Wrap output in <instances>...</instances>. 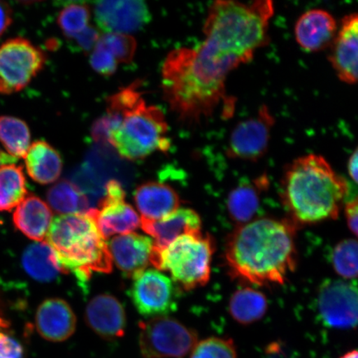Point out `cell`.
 <instances>
[{
    "label": "cell",
    "instance_id": "obj_1",
    "mask_svg": "<svg viewBox=\"0 0 358 358\" xmlns=\"http://www.w3.org/2000/svg\"><path fill=\"white\" fill-rule=\"evenodd\" d=\"M274 12L271 0H218L211 4L203 41L194 48L174 49L163 66L165 99L179 118L199 122L222 104L226 118L231 115L234 101L227 95L228 76L268 43Z\"/></svg>",
    "mask_w": 358,
    "mask_h": 358
},
{
    "label": "cell",
    "instance_id": "obj_2",
    "mask_svg": "<svg viewBox=\"0 0 358 358\" xmlns=\"http://www.w3.org/2000/svg\"><path fill=\"white\" fill-rule=\"evenodd\" d=\"M295 231L292 222L273 218L236 228L225 250L232 278L258 285L284 284L296 267Z\"/></svg>",
    "mask_w": 358,
    "mask_h": 358
},
{
    "label": "cell",
    "instance_id": "obj_3",
    "mask_svg": "<svg viewBox=\"0 0 358 358\" xmlns=\"http://www.w3.org/2000/svg\"><path fill=\"white\" fill-rule=\"evenodd\" d=\"M349 191L346 179L315 154L294 159L282 178V199L294 220L301 224L337 218Z\"/></svg>",
    "mask_w": 358,
    "mask_h": 358
},
{
    "label": "cell",
    "instance_id": "obj_4",
    "mask_svg": "<svg viewBox=\"0 0 358 358\" xmlns=\"http://www.w3.org/2000/svg\"><path fill=\"white\" fill-rule=\"evenodd\" d=\"M46 243L55 253L62 271L71 272L80 285L93 272L110 273L112 259L106 240L92 214L60 215L52 219Z\"/></svg>",
    "mask_w": 358,
    "mask_h": 358
},
{
    "label": "cell",
    "instance_id": "obj_5",
    "mask_svg": "<svg viewBox=\"0 0 358 358\" xmlns=\"http://www.w3.org/2000/svg\"><path fill=\"white\" fill-rule=\"evenodd\" d=\"M116 115L120 120L111 129L108 142L122 158L141 160L156 151L165 153L169 150L171 143L164 115L158 107L147 106L144 98Z\"/></svg>",
    "mask_w": 358,
    "mask_h": 358
},
{
    "label": "cell",
    "instance_id": "obj_6",
    "mask_svg": "<svg viewBox=\"0 0 358 358\" xmlns=\"http://www.w3.org/2000/svg\"><path fill=\"white\" fill-rule=\"evenodd\" d=\"M214 250L213 240L208 234L182 235L161 252H153L150 263L168 271L182 288L191 290L208 283Z\"/></svg>",
    "mask_w": 358,
    "mask_h": 358
},
{
    "label": "cell",
    "instance_id": "obj_7",
    "mask_svg": "<svg viewBox=\"0 0 358 358\" xmlns=\"http://www.w3.org/2000/svg\"><path fill=\"white\" fill-rule=\"evenodd\" d=\"M140 349L145 358H182L198 343V334L166 316L141 322Z\"/></svg>",
    "mask_w": 358,
    "mask_h": 358
},
{
    "label": "cell",
    "instance_id": "obj_8",
    "mask_svg": "<svg viewBox=\"0 0 358 358\" xmlns=\"http://www.w3.org/2000/svg\"><path fill=\"white\" fill-rule=\"evenodd\" d=\"M44 52L22 38L8 39L0 46V94L20 92L42 71Z\"/></svg>",
    "mask_w": 358,
    "mask_h": 358
},
{
    "label": "cell",
    "instance_id": "obj_9",
    "mask_svg": "<svg viewBox=\"0 0 358 358\" xmlns=\"http://www.w3.org/2000/svg\"><path fill=\"white\" fill-rule=\"evenodd\" d=\"M129 298L145 317H163L176 310L177 290L168 276L157 270H145L134 276Z\"/></svg>",
    "mask_w": 358,
    "mask_h": 358
},
{
    "label": "cell",
    "instance_id": "obj_10",
    "mask_svg": "<svg viewBox=\"0 0 358 358\" xmlns=\"http://www.w3.org/2000/svg\"><path fill=\"white\" fill-rule=\"evenodd\" d=\"M275 119L268 107H259L256 115L236 124L226 150L228 158L256 162L267 153Z\"/></svg>",
    "mask_w": 358,
    "mask_h": 358
},
{
    "label": "cell",
    "instance_id": "obj_11",
    "mask_svg": "<svg viewBox=\"0 0 358 358\" xmlns=\"http://www.w3.org/2000/svg\"><path fill=\"white\" fill-rule=\"evenodd\" d=\"M358 292L356 282L327 280L320 285L317 308L323 323L336 329H355Z\"/></svg>",
    "mask_w": 358,
    "mask_h": 358
},
{
    "label": "cell",
    "instance_id": "obj_12",
    "mask_svg": "<svg viewBox=\"0 0 358 358\" xmlns=\"http://www.w3.org/2000/svg\"><path fill=\"white\" fill-rule=\"evenodd\" d=\"M98 230L105 240L116 234H132L141 227V217L125 201V192L115 180L107 182L105 198L99 208L90 209Z\"/></svg>",
    "mask_w": 358,
    "mask_h": 358
},
{
    "label": "cell",
    "instance_id": "obj_13",
    "mask_svg": "<svg viewBox=\"0 0 358 358\" xmlns=\"http://www.w3.org/2000/svg\"><path fill=\"white\" fill-rule=\"evenodd\" d=\"M95 19L106 34L136 32L151 19L150 12L143 1H100L94 6Z\"/></svg>",
    "mask_w": 358,
    "mask_h": 358
},
{
    "label": "cell",
    "instance_id": "obj_14",
    "mask_svg": "<svg viewBox=\"0 0 358 358\" xmlns=\"http://www.w3.org/2000/svg\"><path fill=\"white\" fill-rule=\"evenodd\" d=\"M358 16L350 13L343 17L332 44L329 61L343 83L355 84L357 80Z\"/></svg>",
    "mask_w": 358,
    "mask_h": 358
},
{
    "label": "cell",
    "instance_id": "obj_15",
    "mask_svg": "<svg viewBox=\"0 0 358 358\" xmlns=\"http://www.w3.org/2000/svg\"><path fill=\"white\" fill-rule=\"evenodd\" d=\"M108 248L115 266L124 275L134 278L151 264L154 241L137 234L120 235L110 240Z\"/></svg>",
    "mask_w": 358,
    "mask_h": 358
},
{
    "label": "cell",
    "instance_id": "obj_16",
    "mask_svg": "<svg viewBox=\"0 0 358 358\" xmlns=\"http://www.w3.org/2000/svg\"><path fill=\"white\" fill-rule=\"evenodd\" d=\"M143 231L153 237L154 252H159L178 238L187 234H200V216L191 208H178L159 221L141 219Z\"/></svg>",
    "mask_w": 358,
    "mask_h": 358
},
{
    "label": "cell",
    "instance_id": "obj_17",
    "mask_svg": "<svg viewBox=\"0 0 358 358\" xmlns=\"http://www.w3.org/2000/svg\"><path fill=\"white\" fill-rule=\"evenodd\" d=\"M337 32L335 17L321 8L303 13L294 26L295 39L307 52H320L330 47Z\"/></svg>",
    "mask_w": 358,
    "mask_h": 358
},
{
    "label": "cell",
    "instance_id": "obj_18",
    "mask_svg": "<svg viewBox=\"0 0 358 358\" xmlns=\"http://www.w3.org/2000/svg\"><path fill=\"white\" fill-rule=\"evenodd\" d=\"M36 329L48 341L60 343L73 336L77 328V317L64 299H49L38 308L35 317Z\"/></svg>",
    "mask_w": 358,
    "mask_h": 358
},
{
    "label": "cell",
    "instance_id": "obj_19",
    "mask_svg": "<svg viewBox=\"0 0 358 358\" xmlns=\"http://www.w3.org/2000/svg\"><path fill=\"white\" fill-rule=\"evenodd\" d=\"M86 321L101 338L113 340L122 338L127 326L122 304L110 294H100L89 302Z\"/></svg>",
    "mask_w": 358,
    "mask_h": 358
},
{
    "label": "cell",
    "instance_id": "obj_20",
    "mask_svg": "<svg viewBox=\"0 0 358 358\" xmlns=\"http://www.w3.org/2000/svg\"><path fill=\"white\" fill-rule=\"evenodd\" d=\"M134 198L141 219L149 221H159L167 217L176 212L181 203L172 187L159 182H148L138 187Z\"/></svg>",
    "mask_w": 358,
    "mask_h": 358
},
{
    "label": "cell",
    "instance_id": "obj_21",
    "mask_svg": "<svg viewBox=\"0 0 358 358\" xmlns=\"http://www.w3.org/2000/svg\"><path fill=\"white\" fill-rule=\"evenodd\" d=\"M268 186L266 176L241 181L228 195L227 208L231 220L239 227L254 221L261 208L262 192Z\"/></svg>",
    "mask_w": 358,
    "mask_h": 358
},
{
    "label": "cell",
    "instance_id": "obj_22",
    "mask_svg": "<svg viewBox=\"0 0 358 358\" xmlns=\"http://www.w3.org/2000/svg\"><path fill=\"white\" fill-rule=\"evenodd\" d=\"M52 209L34 195L27 196L17 206L13 220L17 230L31 240L43 241L52 222Z\"/></svg>",
    "mask_w": 358,
    "mask_h": 358
},
{
    "label": "cell",
    "instance_id": "obj_23",
    "mask_svg": "<svg viewBox=\"0 0 358 358\" xmlns=\"http://www.w3.org/2000/svg\"><path fill=\"white\" fill-rule=\"evenodd\" d=\"M24 159L29 177L39 185H51L59 178L62 160L59 153L48 142L33 143Z\"/></svg>",
    "mask_w": 358,
    "mask_h": 358
},
{
    "label": "cell",
    "instance_id": "obj_24",
    "mask_svg": "<svg viewBox=\"0 0 358 358\" xmlns=\"http://www.w3.org/2000/svg\"><path fill=\"white\" fill-rule=\"evenodd\" d=\"M22 265L31 278L42 283H50L64 272L46 241H36L28 246L22 254Z\"/></svg>",
    "mask_w": 358,
    "mask_h": 358
},
{
    "label": "cell",
    "instance_id": "obj_25",
    "mask_svg": "<svg viewBox=\"0 0 358 358\" xmlns=\"http://www.w3.org/2000/svg\"><path fill=\"white\" fill-rule=\"evenodd\" d=\"M268 308L265 294L252 288L236 290L229 301L232 319L243 325H249L262 320Z\"/></svg>",
    "mask_w": 358,
    "mask_h": 358
},
{
    "label": "cell",
    "instance_id": "obj_26",
    "mask_svg": "<svg viewBox=\"0 0 358 358\" xmlns=\"http://www.w3.org/2000/svg\"><path fill=\"white\" fill-rule=\"evenodd\" d=\"M49 208L62 215L89 211V201L77 185L69 180L58 181L47 194Z\"/></svg>",
    "mask_w": 358,
    "mask_h": 358
},
{
    "label": "cell",
    "instance_id": "obj_27",
    "mask_svg": "<svg viewBox=\"0 0 358 358\" xmlns=\"http://www.w3.org/2000/svg\"><path fill=\"white\" fill-rule=\"evenodd\" d=\"M27 194L28 189L22 168L13 164L0 167V212L17 208Z\"/></svg>",
    "mask_w": 358,
    "mask_h": 358
},
{
    "label": "cell",
    "instance_id": "obj_28",
    "mask_svg": "<svg viewBox=\"0 0 358 358\" xmlns=\"http://www.w3.org/2000/svg\"><path fill=\"white\" fill-rule=\"evenodd\" d=\"M30 129L24 120L15 116H0V143L8 155L24 158L30 146Z\"/></svg>",
    "mask_w": 358,
    "mask_h": 358
},
{
    "label": "cell",
    "instance_id": "obj_29",
    "mask_svg": "<svg viewBox=\"0 0 358 358\" xmlns=\"http://www.w3.org/2000/svg\"><path fill=\"white\" fill-rule=\"evenodd\" d=\"M331 262L334 271L343 279L355 280L357 276V241L347 239L340 241L333 250Z\"/></svg>",
    "mask_w": 358,
    "mask_h": 358
},
{
    "label": "cell",
    "instance_id": "obj_30",
    "mask_svg": "<svg viewBox=\"0 0 358 358\" xmlns=\"http://www.w3.org/2000/svg\"><path fill=\"white\" fill-rule=\"evenodd\" d=\"M91 11L86 3H71L61 10L57 22L67 38H73L89 26Z\"/></svg>",
    "mask_w": 358,
    "mask_h": 358
},
{
    "label": "cell",
    "instance_id": "obj_31",
    "mask_svg": "<svg viewBox=\"0 0 358 358\" xmlns=\"http://www.w3.org/2000/svg\"><path fill=\"white\" fill-rule=\"evenodd\" d=\"M190 358H237L231 339L209 338L196 343Z\"/></svg>",
    "mask_w": 358,
    "mask_h": 358
},
{
    "label": "cell",
    "instance_id": "obj_32",
    "mask_svg": "<svg viewBox=\"0 0 358 358\" xmlns=\"http://www.w3.org/2000/svg\"><path fill=\"white\" fill-rule=\"evenodd\" d=\"M99 42L111 53L118 64H129L133 60L137 44L131 35L106 34L101 36Z\"/></svg>",
    "mask_w": 358,
    "mask_h": 358
},
{
    "label": "cell",
    "instance_id": "obj_33",
    "mask_svg": "<svg viewBox=\"0 0 358 358\" xmlns=\"http://www.w3.org/2000/svg\"><path fill=\"white\" fill-rule=\"evenodd\" d=\"M90 62L92 69L103 76L113 75L117 69V61L99 41L93 48Z\"/></svg>",
    "mask_w": 358,
    "mask_h": 358
},
{
    "label": "cell",
    "instance_id": "obj_34",
    "mask_svg": "<svg viewBox=\"0 0 358 358\" xmlns=\"http://www.w3.org/2000/svg\"><path fill=\"white\" fill-rule=\"evenodd\" d=\"M119 120L117 115L109 113L96 120L93 124L92 131L94 141L100 143L108 142L109 134L111 129L118 124Z\"/></svg>",
    "mask_w": 358,
    "mask_h": 358
},
{
    "label": "cell",
    "instance_id": "obj_35",
    "mask_svg": "<svg viewBox=\"0 0 358 358\" xmlns=\"http://www.w3.org/2000/svg\"><path fill=\"white\" fill-rule=\"evenodd\" d=\"M24 348L11 335L0 330V358H24Z\"/></svg>",
    "mask_w": 358,
    "mask_h": 358
},
{
    "label": "cell",
    "instance_id": "obj_36",
    "mask_svg": "<svg viewBox=\"0 0 358 358\" xmlns=\"http://www.w3.org/2000/svg\"><path fill=\"white\" fill-rule=\"evenodd\" d=\"M100 38V33L98 32V30L94 27L88 26L82 33L71 39H73L80 51L87 52L95 48Z\"/></svg>",
    "mask_w": 358,
    "mask_h": 358
},
{
    "label": "cell",
    "instance_id": "obj_37",
    "mask_svg": "<svg viewBox=\"0 0 358 358\" xmlns=\"http://www.w3.org/2000/svg\"><path fill=\"white\" fill-rule=\"evenodd\" d=\"M345 213L349 229L357 236L358 227V203L357 196L346 201Z\"/></svg>",
    "mask_w": 358,
    "mask_h": 358
},
{
    "label": "cell",
    "instance_id": "obj_38",
    "mask_svg": "<svg viewBox=\"0 0 358 358\" xmlns=\"http://www.w3.org/2000/svg\"><path fill=\"white\" fill-rule=\"evenodd\" d=\"M13 22V13L10 6L0 1V37L10 28Z\"/></svg>",
    "mask_w": 358,
    "mask_h": 358
},
{
    "label": "cell",
    "instance_id": "obj_39",
    "mask_svg": "<svg viewBox=\"0 0 358 358\" xmlns=\"http://www.w3.org/2000/svg\"><path fill=\"white\" fill-rule=\"evenodd\" d=\"M357 149L356 148L355 150L353 151L352 155L349 158L348 163V170L349 176L352 179V181L355 182L357 185V174H358V157H357Z\"/></svg>",
    "mask_w": 358,
    "mask_h": 358
},
{
    "label": "cell",
    "instance_id": "obj_40",
    "mask_svg": "<svg viewBox=\"0 0 358 358\" xmlns=\"http://www.w3.org/2000/svg\"><path fill=\"white\" fill-rule=\"evenodd\" d=\"M16 160V159L8 155L6 152L0 150V167L3 166V165L13 164Z\"/></svg>",
    "mask_w": 358,
    "mask_h": 358
},
{
    "label": "cell",
    "instance_id": "obj_41",
    "mask_svg": "<svg viewBox=\"0 0 358 358\" xmlns=\"http://www.w3.org/2000/svg\"><path fill=\"white\" fill-rule=\"evenodd\" d=\"M340 358H358L357 351L352 350L344 355L342 357Z\"/></svg>",
    "mask_w": 358,
    "mask_h": 358
}]
</instances>
